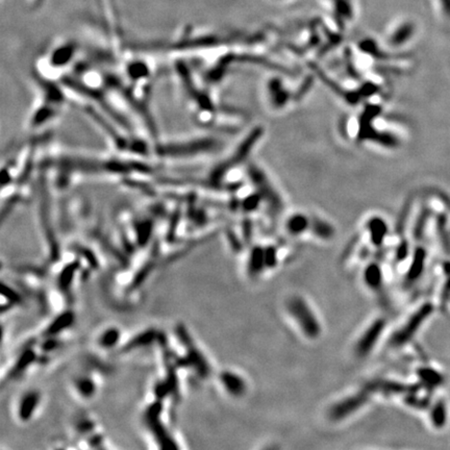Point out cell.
<instances>
[{
	"instance_id": "1",
	"label": "cell",
	"mask_w": 450,
	"mask_h": 450,
	"mask_svg": "<svg viewBox=\"0 0 450 450\" xmlns=\"http://www.w3.org/2000/svg\"><path fill=\"white\" fill-rule=\"evenodd\" d=\"M286 307L289 315L301 330V333L310 340L318 339L322 333V327L314 310L301 296H292L288 299Z\"/></svg>"
},
{
	"instance_id": "2",
	"label": "cell",
	"mask_w": 450,
	"mask_h": 450,
	"mask_svg": "<svg viewBox=\"0 0 450 450\" xmlns=\"http://www.w3.org/2000/svg\"><path fill=\"white\" fill-rule=\"evenodd\" d=\"M384 327H385L384 321L382 319H377L375 320L374 322H372L369 325V327L364 331L356 345V353L359 357L364 358L369 355L374 348V346L376 345L377 342L379 341L382 335L381 333L384 330Z\"/></svg>"
},
{
	"instance_id": "3",
	"label": "cell",
	"mask_w": 450,
	"mask_h": 450,
	"mask_svg": "<svg viewBox=\"0 0 450 450\" xmlns=\"http://www.w3.org/2000/svg\"><path fill=\"white\" fill-rule=\"evenodd\" d=\"M366 401H367L366 392L351 395L349 397L336 403L333 408L330 409L329 415L331 417V419L341 420L343 418H346L348 415H351L356 411H358Z\"/></svg>"
},
{
	"instance_id": "4",
	"label": "cell",
	"mask_w": 450,
	"mask_h": 450,
	"mask_svg": "<svg viewBox=\"0 0 450 450\" xmlns=\"http://www.w3.org/2000/svg\"><path fill=\"white\" fill-rule=\"evenodd\" d=\"M221 383L223 388L233 397H241L247 391V384L242 376L231 371H224L221 373Z\"/></svg>"
},
{
	"instance_id": "5",
	"label": "cell",
	"mask_w": 450,
	"mask_h": 450,
	"mask_svg": "<svg viewBox=\"0 0 450 450\" xmlns=\"http://www.w3.org/2000/svg\"><path fill=\"white\" fill-rule=\"evenodd\" d=\"M363 280L365 285L371 290H378L383 282V275L380 266L376 263H371L366 266L363 273Z\"/></svg>"
},
{
	"instance_id": "6",
	"label": "cell",
	"mask_w": 450,
	"mask_h": 450,
	"mask_svg": "<svg viewBox=\"0 0 450 450\" xmlns=\"http://www.w3.org/2000/svg\"><path fill=\"white\" fill-rule=\"evenodd\" d=\"M40 396L37 392H29L24 395L19 403V417L21 420H29L39 404Z\"/></svg>"
},
{
	"instance_id": "7",
	"label": "cell",
	"mask_w": 450,
	"mask_h": 450,
	"mask_svg": "<svg viewBox=\"0 0 450 450\" xmlns=\"http://www.w3.org/2000/svg\"><path fill=\"white\" fill-rule=\"evenodd\" d=\"M265 269H267L265 248L261 247V246H255L249 254L248 271L250 275H258Z\"/></svg>"
},
{
	"instance_id": "8",
	"label": "cell",
	"mask_w": 450,
	"mask_h": 450,
	"mask_svg": "<svg viewBox=\"0 0 450 450\" xmlns=\"http://www.w3.org/2000/svg\"><path fill=\"white\" fill-rule=\"evenodd\" d=\"M368 229L370 231V238L372 244L375 246L381 245L388 232L387 224H385V222L380 218H373L368 223Z\"/></svg>"
},
{
	"instance_id": "9",
	"label": "cell",
	"mask_w": 450,
	"mask_h": 450,
	"mask_svg": "<svg viewBox=\"0 0 450 450\" xmlns=\"http://www.w3.org/2000/svg\"><path fill=\"white\" fill-rule=\"evenodd\" d=\"M310 226V223L306 216L302 214H296L291 216L287 221V229L290 234L298 235L304 232Z\"/></svg>"
},
{
	"instance_id": "10",
	"label": "cell",
	"mask_w": 450,
	"mask_h": 450,
	"mask_svg": "<svg viewBox=\"0 0 450 450\" xmlns=\"http://www.w3.org/2000/svg\"><path fill=\"white\" fill-rule=\"evenodd\" d=\"M310 227H312L316 235L322 239H328L334 234L333 227H331L328 223L321 221L319 219H316L313 221V223H310Z\"/></svg>"
},
{
	"instance_id": "11",
	"label": "cell",
	"mask_w": 450,
	"mask_h": 450,
	"mask_svg": "<svg viewBox=\"0 0 450 450\" xmlns=\"http://www.w3.org/2000/svg\"><path fill=\"white\" fill-rule=\"evenodd\" d=\"M120 338V331L116 328L105 330L99 338V344L104 348H111L115 346Z\"/></svg>"
},
{
	"instance_id": "12",
	"label": "cell",
	"mask_w": 450,
	"mask_h": 450,
	"mask_svg": "<svg viewBox=\"0 0 450 450\" xmlns=\"http://www.w3.org/2000/svg\"><path fill=\"white\" fill-rule=\"evenodd\" d=\"M71 322H72V315L69 313L64 314V315L60 316V318H58V320H56L55 322H53V324L49 327V333H51V335L56 334V333H58V331L63 330L64 328L69 327Z\"/></svg>"
},
{
	"instance_id": "13",
	"label": "cell",
	"mask_w": 450,
	"mask_h": 450,
	"mask_svg": "<svg viewBox=\"0 0 450 450\" xmlns=\"http://www.w3.org/2000/svg\"><path fill=\"white\" fill-rule=\"evenodd\" d=\"M78 391L83 396H91L94 393L93 382L88 378H81L77 383Z\"/></svg>"
},
{
	"instance_id": "14",
	"label": "cell",
	"mask_w": 450,
	"mask_h": 450,
	"mask_svg": "<svg viewBox=\"0 0 450 450\" xmlns=\"http://www.w3.org/2000/svg\"><path fill=\"white\" fill-rule=\"evenodd\" d=\"M265 253H266V263H267V269L269 268H274L277 262V256H276V249L274 247H266L265 248Z\"/></svg>"
},
{
	"instance_id": "15",
	"label": "cell",
	"mask_w": 450,
	"mask_h": 450,
	"mask_svg": "<svg viewBox=\"0 0 450 450\" xmlns=\"http://www.w3.org/2000/svg\"><path fill=\"white\" fill-rule=\"evenodd\" d=\"M413 33V29L411 26H405L403 28V30L401 31V34H400V31L399 33L395 36V38L393 39V42L395 43V44H400V43H403L406 39H409L410 36L412 35Z\"/></svg>"
}]
</instances>
